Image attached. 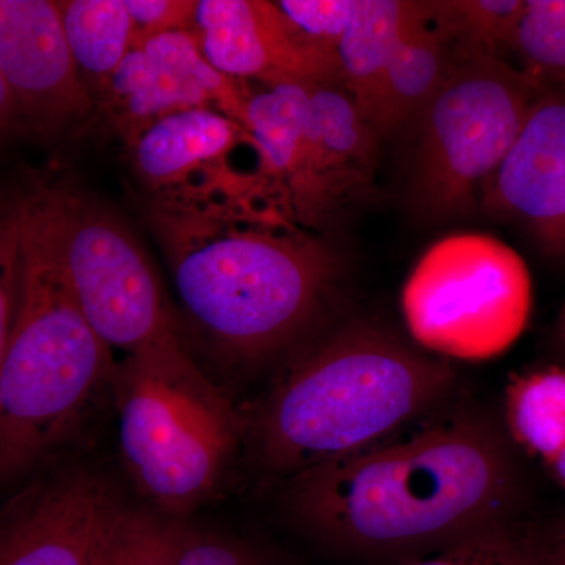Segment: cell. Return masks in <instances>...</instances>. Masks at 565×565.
Instances as JSON below:
<instances>
[{
  "mask_svg": "<svg viewBox=\"0 0 565 565\" xmlns=\"http://www.w3.org/2000/svg\"><path fill=\"white\" fill-rule=\"evenodd\" d=\"M515 487L501 434L465 416L292 475L286 501L327 544L392 557L503 527Z\"/></svg>",
  "mask_w": 565,
  "mask_h": 565,
  "instance_id": "6da1fadb",
  "label": "cell"
},
{
  "mask_svg": "<svg viewBox=\"0 0 565 565\" xmlns=\"http://www.w3.org/2000/svg\"><path fill=\"white\" fill-rule=\"evenodd\" d=\"M151 223L182 310L226 363H262L296 340L337 277L329 248L241 182L152 202Z\"/></svg>",
  "mask_w": 565,
  "mask_h": 565,
  "instance_id": "7a4b0ae2",
  "label": "cell"
},
{
  "mask_svg": "<svg viewBox=\"0 0 565 565\" xmlns=\"http://www.w3.org/2000/svg\"><path fill=\"white\" fill-rule=\"evenodd\" d=\"M455 371L385 330L353 323L289 364L253 419L263 463L300 473L384 444L433 411Z\"/></svg>",
  "mask_w": 565,
  "mask_h": 565,
  "instance_id": "3957f363",
  "label": "cell"
},
{
  "mask_svg": "<svg viewBox=\"0 0 565 565\" xmlns=\"http://www.w3.org/2000/svg\"><path fill=\"white\" fill-rule=\"evenodd\" d=\"M21 204L20 296L0 367V484L68 440L115 366L71 292L35 189Z\"/></svg>",
  "mask_w": 565,
  "mask_h": 565,
  "instance_id": "277c9868",
  "label": "cell"
},
{
  "mask_svg": "<svg viewBox=\"0 0 565 565\" xmlns=\"http://www.w3.org/2000/svg\"><path fill=\"white\" fill-rule=\"evenodd\" d=\"M126 470L159 514L182 520L221 484L239 416L193 360L115 362L110 384Z\"/></svg>",
  "mask_w": 565,
  "mask_h": 565,
  "instance_id": "5b68a950",
  "label": "cell"
},
{
  "mask_svg": "<svg viewBox=\"0 0 565 565\" xmlns=\"http://www.w3.org/2000/svg\"><path fill=\"white\" fill-rule=\"evenodd\" d=\"M85 319L121 360L192 359L147 255L109 210L62 185L35 188Z\"/></svg>",
  "mask_w": 565,
  "mask_h": 565,
  "instance_id": "8992f818",
  "label": "cell"
},
{
  "mask_svg": "<svg viewBox=\"0 0 565 565\" xmlns=\"http://www.w3.org/2000/svg\"><path fill=\"white\" fill-rule=\"evenodd\" d=\"M541 95L537 84L508 61L456 63L412 126L416 211L435 222L471 214Z\"/></svg>",
  "mask_w": 565,
  "mask_h": 565,
  "instance_id": "52a82bcc",
  "label": "cell"
},
{
  "mask_svg": "<svg viewBox=\"0 0 565 565\" xmlns=\"http://www.w3.org/2000/svg\"><path fill=\"white\" fill-rule=\"evenodd\" d=\"M533 281L522 256L489 234L446 236L424 253L403 289L412 338L444 359L484 362L525 332Z\"/></svg>",
  "mask_w": 565,
  "mask_h": 565,
  "instance_id": "ba28073f",
  "label": "cell"
},
{
  "mask_svg": "<svg viewBox=\"0 0 565 565\" xmlns=\"http://www.w3.org/2000/svg\"><path fill=\"white\" fill-rule=\"evenodd\" d=\"M0 73L14 120L39 132L68 131L90 115L92 96L71 54L58 2L0 0Z\"/></svg>",
  "mask_w": 565,
  "mask_h": 565,
  "instance_id": "9c48e42d",
  "label": "cell"
},
{
  "mask_svg": "<svg viewBox=\"0 0 565 565\" xmlns=\"http://www.w3.org/2000/svg\"><path fill=\"white\" fill-rule=\"evenodd\" d=\"M193 21L204 58L223 76L269 84H340L337 51L308 39L277 3L195 2ZM343 87V85H341Z\"/></svg>",
  "mask_w": 565,
  "mask_h": 565,
  "instance_id": "30bf717a",
  "label": "cell"
},
{
  "mask_svg": "<svg viewBox=\"0 0 565 565\" xmlns=\"http://www.w3.org/2000/svg\"><path fill=\"white\" fill-rule=\"evenodd\" d=\"M120 504L106 479L87 471L36 482L0 511V565H90Z\"/></svg>",
  "mask_w": 565,
  "mask_h": 565,
  "instance_id": "8fae6325",
  "label": "cell"
},
{
  "mask_svg": "<svg viewBox=\"0 0 565 565\" xmlns=\"http://www.w3.org/2000/svg\"><path fill=\"white\" fill-rule=\"evenodd\" d=\"M377 132L344 88L310 85L307 145L291 217L303 230H318L374 191Z\"/></svg>",
  "mask_w": 565,
  "mask_h": 565,
  "instance_id": "7c38bea8",
  "label": "cell"
},
{
  "mask_svg": "<svg viewBox=\"0 0 565 565\" xmlns=\"http://www.w3.org/2000/svg\"><path fill=\"white\" fill-rule=\"evenodd\" d=\"M479 203L525 226L545 252L565 255V95L539 96Z\"/></svg>",
  "mask_w": 565,
  "mask_h": 565,
  "instance_id": "4fadbf2b",
  "label": "cell"
},
{
  "mask_svg": "<svg viewBox=\"0 0 565 565\" xmlns=\"http://www.w3.org/2000/svg\"><path fill=\"white\" fill-rule=\"evenodd\" d=\"M248 134L228 115L196 107L150 122L129 139L139 180L152 202L200 195L239 177L228 158Z\"/></svg>",
  "mask_w": 565,
  "mask_h": 565,
  "instance_id": "5bb4252c",
  "label": "cell"
},
{
  "mask_svg": "<svg viewBox=\"0 0 565 565\" xmlns=\"http://www.w3.org/2000/svg\"><path fill=\"white\" fill-rule=\"evenodd\" d=\"M310 85L278 84L248 98L244 128L258 156L253 173L264 199L292 222L305 161Z\"/></svg>",
  "mask_w": 565,
  "mask_h": 565,
  "instance_id": "9a60e30c",
  "label": "cell"
},
{
  "mask_svg": "<svg viewBox=\"0 0 565 565\" xmlns=\"http://www.w3.org/2000/svg\"><path fill=\"white\" fill-rule=\"evenodd\" d=\"M456 63L444 36L430 24L427 2L423 17L404 33L386 66L371 121L377 136L390 137L412 128Z\"/></svg>",
  "mask_w": 565,
  "mask_h": 565,
  "instance_id": "2e32d148",
  "label": "cell"
},
{
  "mask_svg": "<svg viewBox=\"0 0 565 565\" xmlns=\"http://www.w3.org/2000/svg\"><path fill=\"white\" fill-rule=\"evenodd\" d=\"M426 7L427 2L356 0L355 14L334 51L341 85L370 125L390 58Z\"/></svg>",
  "mask_w": 565,
  "mask_h": 565,
  "instance_id": "e0dca14e",
  "label": "cell"
},
{
  "mask_svg": "<svg viewBox=\"0 0 565 565\" xmlns=\"http://www.w3.org/2000/svg\"><path fill=\"white\" fill-rule=\"evenodd\" d=\"M106 82L107 109L128 140L174 111L215 109L203 88L137 43Z\"/></svg>",
  "mask_w": 565,
  "mask_h": 565,
  "instance_id": "ac0fdd59",
  "label": "cell"
},
{
  "mask_svg": "<svg viewBox=\"0 0 565 565\" xmlns=\"http://www.w3.org/2000/svg\"><path fill=\"white\" fill-rule=\"evenodd\" d=\"M505 422L515 444L548 467L565 449V370L514 375L505 388Z\"/></svg>",
  "mask_w": 565,
  "mask_h": 565,
  "instance_id": "d6986e66",
  "label": "cell"
},
{
  "mask_svg": "<svg viewBox=\"0 0 565 565\" xmlns=\"http://www.w3.org/2000/svg\"><path fill=\"white\" fill-rule=\"evenodd\" d=\"M525 0H448L429 2V21L455 61H505L525 13Z\"/></svg>",
  "mask_w": 565,
  "mask_h": 565,
  "instance_id": "ffe728a7",
  "label": "cell"
},
{
  "mask_svg": "<svg viewBox=\"0 0 565 565\" xmlns=\"http://www.w3.org/2000/svg\"><path fill=\"white\" fill-rule=\"evenodd\" d=\"M58 9L77 68L109 79L136 41L125 0H70Z\"/></svg>",
  "mask_w": 565,
  "mask_h": 565,
  "instance_id": "44dd1931",
  "label": "cell"
},
{
  "mask_svg": "<svg viewBox=\"0 0 565 565\" xmlns=\"http://www.w3.org/2000/svg\"><path fill=\"white\" fill-rule=\"evenodd\" d=\"M184 522L120 504L104 526L90 565H178Z\"/></svg>",
  "mask_w": 565,
  "mask_h": 565,
  "instance_id": "7402d4cb",
  "label": "cell"
},
{
  "mask_svg": "<svg viewBox=\"0 0 565 565\" xmlns=\"http://www.w3.org/2000/svg\"><path fill=\"white\" fill-rule=\"evenodd\" d=\"M512 52L542 93L565 95V0H527Z\"/></svg>",
  "mask_w": 565,
  "mask_h": 565,
  "instance_id": "603a6c76",
  "label": "cell"
},
{
  "mask_svg": "<svg viewBox=\"0 0 565 565\" xmlns=\"http://www.w3.org/2000/svg\"><path fill=\"white\" fill-rule=\"evenodd\" d=\"M21 196L0 200V367L9 345L21 281Z\"/></svg>",
  "mask_w": 565,
  "mask_h": 565,
  "instance_id": "cb8c5ba5",
  "label": "cell"
},
{
  "mask_svg": "<svg viewBox=\"0 0 565 565\" xmlns=\"http://www.w3.org/2000/svg\"><path fill=\"white\" fill-rule=\"evenodd\" d=\"M405 565H544L522 542L509 533L508 527H497L487 533L463 539L424 559Z\"/></svg>",
  "mask_w": 565,
  "mask_h": 565,
  "instance_id": "d4e9b609",
  "label": "cell"
},
{
  "mask_svg": "<svg viewBox=\"0 0 565 565\" xmlns=\"http://www.w3.org/2000/svg\"><path fill=\"white\" fill-rule=\"evenodd\" d=\"M277 7L303 35L334 50L351 24L356 0H282Z\"/></svg>",
  "mask_w": 565,
  "mask_h": 565,
  "instance_id": "484cf974",
  "label": "cell"
},
{
  "mask_svg": "<svg viewBox=\"0 0 565 565\" xmlns=\"http://www.w3.org/2000/svg\"><path fill=\"white\" fill-rule=\"evenodd\" d=\"M178 565H264L262 559L226 535L182 526Z\"/></svg>",
  "mask_w": 565,
  "mask_h": 565,
  "instance_id": "4316f807",
  "label": "cell"
},
{
  "mask_svg": "<svg viewBox=\"0 0 565 565\" xmlns=\"http://www.w3.org/2000/svg\"><path fill=\"white\" fill-rule=\"evenodd\" d=\"M134 28L143 35L178 29L180 21L195 13V2H169V0H125Z\"/></svg>",
  "mask_w": 565,
  "mask_h": 565,
  "instance_id": "83f0119b",
  "label": "cell"
},
{
  "mask_svg": "<svg viewBox=\"0 0 565 565\" xmlns=\"http://www.w3.org/2000/svg\"><path fill=\"white\" fill-rule=\"evenodd\" d=\"M11 120H14L13 103H11L9 88L0 73V132L10 125Z\"/></svg>",
  "mask_w": 565,
  "mask_h": 565,
  "instance_id": "f1b7e54d",
  "label": "cell"
},
{
  "mask_svg": "<svg viewBox=\"0 0 565 565\" xmlns=\"http://www.w3.org/2000/svg\"><path fill=\"white\" fill-rule=\"evenodd\" d=\"M546 468L552 471V475L555 476L556 481L559 482V486L565 490V449Z\"/></svg>",
  "mask_w": 565,
  "mask_h": 565,
  "instance_id": "f546056e",
  "label": "cell"
},
{
  "mask_svg": "<svg viewBox=\"0 0 565 565\" xmlns=\"http://www.w3.org/2000/svg\"><path fill=\"white\" fill-rule=\"evenodd\" d=\"M561 556H563V563H561V565H565V527L563 534V548H561Z\"/></svg>",
  "mask_w": 565,
  "mask_h": 565,
  "instance_id": "4dcf8cb0",
  "label": "cell"
},
{
  "mask_svg": "<svg viewBox=\"0 0 565 565\" xmlns=\"http://www.w3.org/2000/svg\"><path fill=\"white\" fill-rule=\"evenodd\" d=\"M561 333H563V338L565 340V310L563 315V321H561Z\"/></svg>",
  "mask_w": 565,
  "mask_h": 565,
  "instance_id": "1f68e13d",
  "label": "cell"
}]
</instances>
